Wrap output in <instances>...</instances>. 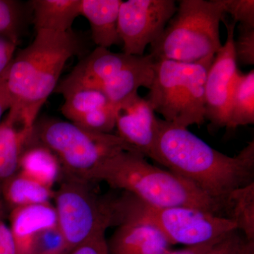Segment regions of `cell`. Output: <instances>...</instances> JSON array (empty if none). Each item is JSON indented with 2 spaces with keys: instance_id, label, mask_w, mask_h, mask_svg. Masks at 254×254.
Returning a JSON list of instances; mask_svg holds the SVG:
<instances>
[{
  "instance_id": "obj_1",
  "label": "cell",
  "mask_w": 254,
  "mask_h": 254,
  "mask_svg": "<svg viewBox=\"0 0 254 254\" xmlns=\"http://www.w3.org/2000/svg\"><path fill=\"white\" fill-rule=\"evenodd\" d=\"M155 161L191 182L224 208L232 191L254 183V141L230 157L187 128L158 118Z\"/></svg>"
},
{
  "instance_id": "obj_2",
  "label": "cell",
  "mask_w": 254,
  "mask_h": 254,
  "mask_svg": "<svg viewBox=\"0 0 254 254\" xmlns=\"http://www.w3.org/2000/svg\"><path fill=\"white\" fill-rule=\"evenodd\" d=\"M81 50V41L72 30L36 31L34 40L20 50L6 71L11 103L9 112L34 128L37 116L56 89L65 64Z\"/></svg>"
},
{
  "instance_id": "obj_3",
  "label": "cell",
  "mask_w": 254,
  "mask_h": 254,
  "mask_svg": "<svg viewBox=\"0 0 254 254\" xmlns=\"http://www.w3.org/2000/svg\"><path fill=\"white\" fill-rule=\"evenodd\" d=\"M94 182H106L158 208L190 207L226 218L221 203L191 182L151 165L138 151L114 155L95 173Z\"/></svg>"
},
{
  "instance_id": "obj_4",
  "label": "cell",
  "mask_w": 254,
  "mask_h": 254,
  "mask_svg": "<svg viewBox=\"0 0 254 254\" xmlns=\"http://www.w3.org/2000/svg\"><path fill=\"white\" fill-rule=\"evenodd\" d=\"M222 0H181L176 13L151 46L155 60L196 63L215 58L222 45Z\"/></svg>"
},
{
  "instance_id": "obj_5",
  "label": "cell",
  "mask_w": 254,
  "mask_h": 254,
  "mask_svg": "<svg viewBox=\"0 0 254 254\" xmlns=\"http://www.w3.org/2000/svg\"><path fill=\"white\" fill-rule=\"evenodd\" d=\"M33 138L56 155L63 175L91 183L98 169L114 155L138 151L118 134L89 131L59 119L35 124Z\"/></svg>"
},
{
  "instance_id": "obj_6",
  "label": "cell",
  "mask_w": 254,
  "mask_h": 254,
  "mask_svg": "<svg viewBox=\"0 0 254 254\" xmlns=\"http://www.w3.org/2000/svg\"><path fill=\"white\" fill-rule=\"evenodd\" d=\"M110 204L113 226L128 220L150 222L163 232L171 245H203L237 230L235 222L225 217L190 207L158 208L128 192L111 197Z\"/></svg>"
},
{
  "instance_id": "obj_7",
  "label": "cell",
  "mask_w": 254,
  "mask_h": 254,
  "mask_svg": "<svg viewBox=\"0 0 254 254\" xmlns=\"http://www.w3.org/2000/svg\"><path fill=\"white\" fill-rule=\"evenodd\" d=\"M214 58L196 63L155 60L145 100L163 120L188 128L205 123V84Z\"/></svg>"
},
{
  "instance_id": "obj_8",
  "label": "cell",
  "mask_w": 254,
  "mask_h": 254,
  "mask_svg": "<svg viewBox=\"0 0 254 254\" xmlns=\"http://www.w3.org/2000/svg\"><path fill=\"white\" fill-rule=\"evenodd\" d=\"M154 63L150 54L134 56L97 47L58 83L55 92L62 94L74 88H92L117 106L141 87L149 89Z\"/></svg>"
},
{
  "instance_id": "obj_9",
  "label": "cell",
  "mask_w": 254,
  "mask_h": 254,
  "mask_svg": "<svg viewBox=\"0 0 254 254\" xmlns=\"http://www.w3.org/2000/svg\"><path fill=\"white\" fill-rule=\"evenodd\" d=\"M54 198L58 228L66 252L113 226L110 196H99L91 182L62 175Z\"/></svg>"
},
{
  "instance_id": "obj_10",
  "label": "cell",
  "mask_w": 254,
  "mask_h": 254,
  "mask_svg": "<svg viewBox=\"0 0 254 254\" xmlns=\"http://www.w3.org/2000/svg\"><path fill=\"white\" fill-rule=\"evenodd\" d=\"M174 0L122 1L118 34L125 54L143 56L145 48L160 38L177 11Z\"/></svg>"
},
{
  "instance_id": "obj_11",
  "label": "cell",
  "mask_w": 254,
  "mask_h": 254,
  "mask_svg": "<svg viewBox=\"0 0 254 254\" xmlns=\"http://www.w3.org/2000/svg\"><path fill=\"white\" fill-rule=\"evenodd\" d=\"M222 21L227 28L225 44L215 55L207 73L205 84V118L211 129L226 127L234 81L239 69L234 50L235 21Z\"/></svg>"
},
{
  "instance_id": "obj_12",
  "label": "cell",
  "mask_w": 254,
  "mask_h": 254,
  "mask_svg": "<svg viewBox=\"0 0 254 254\" xmlns=\"http://www.w3.org/2000/svg\"><path fill=\"white\" fill-rule=\"evenodd\" d=\"M157 118L145 98L134 93L117 105L118 135L143 156L155 160Z\"/></svg>"
},
{
  "instance_id": "obj_13",
  "label": "cell",
  "mask_w": 254,
  "mask_h": 254,
  "mask_svg": "<svg viewBox=\"0 0 254 254\" xmlns=\"http://www.w3.org/2000/svg\"><path fill=\"white\" fill-rule=\"evenodd\" d=\"M62 113L68 122L89 131L111 133L116 125L117 106L102 92L79 88L63 92Z\"/></svg>"
},
{
  "instance_id": "obj_14",
  "label": "cell",
  "mask_w": 254,
  "mask_h": 254,
  "mask_svg": "<svg viewBox=\"0 0 254 254\" xmlns=\"http://www.w3.org/2000/svg\"><path fill=\"white\" fill-rule=\"evenodd\" d=\"M9 220L16 254H36L39 235L58 227L56 210L51 203L13 209Z\"/></svg>"
},
{
  "instance_id": "obj_15",
  "label": "cell",
  "mask_w": 254,
  "mask_h": 254,
  "mask_svg": "<svg viewBox=\"0 0 254 254\" xmlns=\"http://www.w3.org/2000/svg\"><path fill=\"white\" fill-rule=\"evenodd\" d=\"M171 245L158 227L137 220L120 222L108 242L109 254H165Z\"/></svg>"
},
{
  "instance_id": "obj_16",
  "label": "cell",
  "mask_w": 254,
  "mask_h": 254,
  "mask_svg": "<svg viewBox=\"0 0 254 254\" xmlns=\"http://www.w3.org/2000/svg\"><path fill=\"white\" fill-rule=\"evenodd\" d=\"M121 0H81V15L91 26V38L99 48L122 45L118 34V15Z\"/></svg>"
},
{
  "instance_id": "obj_17",
  "label": "cell",
  "mask_w": 254,
  "mask_h": 254,
  "mask_svg": "<svg viewBox=\"0 0 254 254\" xmlns=\"http://www.w3.org/2000/svg\"><path fill=\"white\" fill-rule=\"evenodd\" d=\"M33 129L10 113L0 123V185L18 173L20 158Z\"/></svg>"
},
{
  "instance_id": "obj_18",
  "label": "cell",
  "mask_w": 254,
  "mask_h": 254,
  "mask_svg": "<svg viewBox=\"0 0 254 254\" xmlns=\"http://www.w3.org/2000/svg\"><path fill=\"white\" fill-rule=\"evenodd\" d=\"M18 172L52 190L63 175L56 155L33 136L23 150Z\"/></svg>"
},
{
  "instance_id": "obj_19",
  "label": "cell",
  "mask_w": 254,
  "mask_h": 254,
  "mask_svg": "<svg viewBox=\"0 0 254 254\" xmlns=\"http://www.w3.org/2000/svg\"><path fill=\"white\" fill-rule=\"evenodd\" d=\"M30 4L36 31H71L75 20L81 16V0H33Z\"/></svg>"
},
{
  "instance_id": "obj_20",
  "label": "cell",
  "mask_w": 254,
  "mask_h": 254,
  "mask_svg": "<svg viewBox=\"0 0 254 254\" xmlns=\"http://www.w3.org/2000/svg\"><path fill=\"white\" fill-rule=\"evenodd\" d=\"M55 190L22 174L16 173L3 182L1 194L5 206L10 210L26 205L50 203Z\"/></svg>"
},
{
  "instance_id": "obj_21",
  "label": "cell",
  "mask_w": 254,
  "mask_h": 254,
  "mask_svg": "<svg viewBox=\"0 0 254 254\" xmlns=\"http://www.w3.org/2000/svg\"><path fill=\"white\" fill-rule=\"evenodd\" d=\"M254 124V70L238 71L234 81L229 106L227 131Z\"/></svg>"
},
{
  "instance_id": "obj_22",
  "label": "cell",
  "mask_w": 254,
  "mask_h": 254,
  "mask_svg": "<svg viewBox=\"0 0 254 254\" xmlns=\"http://www.w3.org/2000/svg\"><path fill=\"white\" fill-rule=\"evenodd\" d=\"M226 218L243 232L246 240L254 242V182L232 191L224 202Z\"/></svg>"
},
{
  "instance_id": "obj_23",
  "label": "cell",
  "mask_w": 254,
  "mask_h": 254,
  "mask_svg": "<svg viewBox=\"0 0 254 254\" xmlns=\"http://www.w3.org/2000/svg\"><path fill=\"white\" fill-rule=\"evenodd\" d=\"M23 14L17 1L0 0V35L18 41Z\"/></svg>"
},
{
  "instance_id": "obj_24",
  "label": "cell",
  "mask_w": 254,
  "mask_h": 254,
  "mask_svg": "<svg viewBox=\"0 0 254 254\" xmlns=\"http://www.w3.org/2000/svg\"><path fill=\"white\" fill-rule=\"evenodd\" d=\"M225 14L231 15L233 21L242 27L254 28V0H222Z\"/></svg>"
},
{
  "instance_id": "obj_25",
  "label": "cell",
  "mask_w": 254,
  "mask_h": 254,
  "mask_svg": "<svg viewBox=\"0 0 254 254\" xmlns=\"http://www.w3.org/2000/svg\"><path fill=\"white\" fill-rule=\"evenodd\" d=\"M238 37L234 41L237 63L245 66L254 64V28L238 26Z\"/></svg>"
},
{
  "instance_id": "obj_26",
  "label": "cell",
  "mask_w": 254,
  "mask_h": 254,
  "mask_svg": "<svg viewBox=\"0 0 254 254\" xmlns=\"http://www.w3.org/2000/svg\"><path fill=\"white\" fill-rule=\"evenodd\" d=\"M64 242L58 227L42 232L37 241L36 254H64Z\"/></svg>"
},
{
  "instance_id": "obj_27",
  "label": "cell",
  "mask_w": 254,
  "mask_h": 254,
  "mask_svg": "<svg viewBox=\"0 0 254 254\" xmlns=\"http://www.w3.org/2000/svg\"><path fill=\"white\" fill-rule=\"evenodd\" d=\"M238 231L235 230L227 234L203 254H235L244 241Z\"/></svg>"
},
{
  "instance_id": "obj_28",
  "label": "cell",
  "mask_w": 254,
  "mask_h": 254,
  "mask_svg": "<svg viewBox=\"0 0 254 254\" xmlns=\"http://www.w3.org/2000/svg\"><path fill=\"white\" fill-rule=\"evenodd\" d=\"M105 235L100 234L64 254H109Z\"/></svg>"
},
{
  "instance_id": "obj_29",
  "label": "cell",
  "mask_w": 254,
  "mask_h": 254,
  "mask_svg": "<svg viewBox=\"0 0 254 254\" xmlns=\"http://www.w3.org/2000/svg\"><path fill=\"white\" fill-rule=\"evenodd\" d=\"M17 43L9 37L0 35V76L8 69L14 59Z\"/></svg>"
},
{
  "instance_id": "obj_30",
  "label": "cell",
  "mask_w": 254,
  "mask_h": 254,
  "mask_svg": "<svg viewBox=\"0 0 254 254\" xmlns=\"http://www.w3.org/2000/svg\"><path fill=\"white\" fill-rule=\"evenodd\" d=\"M0 254H16L9 226L3 219H0Z\"/></svg>"
},
{
  "instance_id": "obj_31",
  "label": "cell",
  "mask_w": 254,
  "mask_h": 254,
  "mask_svg": "<svg viewBox=\"0 0 254 254\" xmlns=\"http://www.w3.org/2000/svg\"><path fill=\"white\" fill-rule=\"evenodd\" d=\"M7 71V70H6ZM6 71L0 76V123L1 118L6 110L11 108V98L6 85Z\"/></svg>"
},
{
  "instance_id": "obj_32",
  "label": "cell",
  "mask_w": 254,
  "mask_h": 254,
  "mask_svg": "<svg viewBox=\"0 0 254 254\" xmlns=\"http://www.w3.org/2000/svg\"><path fill=\"white\" fill-rule=\"evenodd\" d=\"M223 237L219 239L218 240L209 242V243L203 244V245L193 246V247H187V248L183 249V250L177 251L171 250L168 252V253L165 254H203L205 253V252H207L209 249L211 248L215 244L218 243L219 241L221 240Z\"/></svg>"
},
{
  "instance_id": "obj_33",
  "label": "cell",
  "mask_w": 254,
  "mask_h": 254,
  "mask_svg": "<svg viewBox=\"0 0 254 254\" xmlns=\"http://www.w3.org/2000/svg\"><path fill=\"white\" fill-rule=\"evenodd\" d=\"M235 254H254V242L244 240Z\"/></svg>"
},
{
  "instance_id": "obj_34",
  "label": "cell",
  "mask_w": 254,
  "mask_h": 254,
  "mask_svg": "<svg viewBox=\"0 0 254 254\" xmlns=\"http://www.w3.org/2000/svg\"><path fill=\"white\" fill-rule=\"evenodd\" d=\"M6 206H5L2 194H1V185H0V219L4 220L5 213H6Z\"/></svg>"
}]
</instances>
